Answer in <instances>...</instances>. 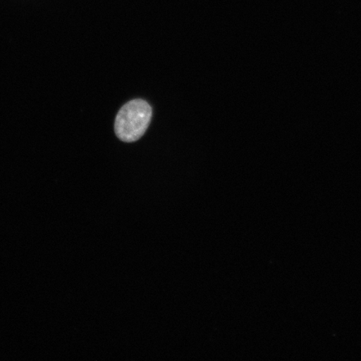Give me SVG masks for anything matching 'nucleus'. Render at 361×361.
Returning a JSON list of instances; mask_svg holds the SVG:
<instances>
[{
    "mask_svg": "<svg viewBox=\"0 0 361 361\" xmlns=\"http://www.w3.org/2000/svg\"><path fill=\"white\" fill-rule=\"evenodd\" d=\"M152 116V107L146 101L137 99L125 104L116 117L117 137L124 142L137 141L145 134Z\"/></svg>",
    "mask_w": 361,
    "mask_h": 361,
    "instance_id": "f257e3e1",
    "label": "nucleus"
}]
</instances>
